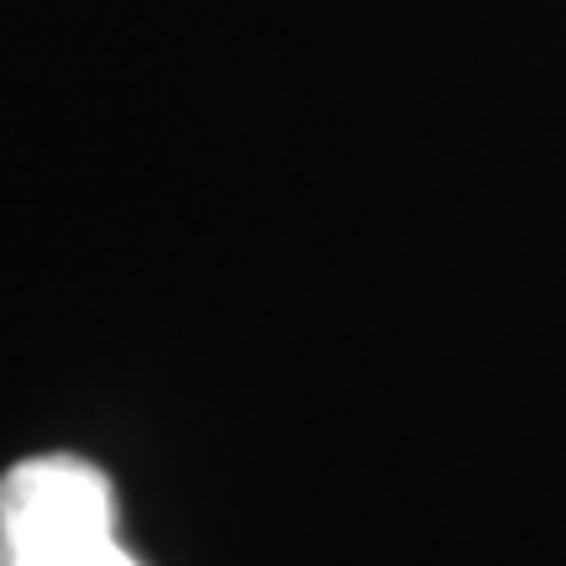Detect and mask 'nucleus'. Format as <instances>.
Returning <instances> with one entry per match:
<instances>
[{
    "label": "nucleus",
    "instance_id": "1",
    "mask_svg": "<svg viewBox=\"0 0 566 566\" xmlns=\"http://www.w3.org/2000/svg\"><path fill=\"white\" fill-rule=\"evenodd\" d=\"M0 566H137L111 478L84 457L17 462L0 478Z\"/></svg>",
    "mask_w": 566,
    "mask_h": 566
}]
</instances>
